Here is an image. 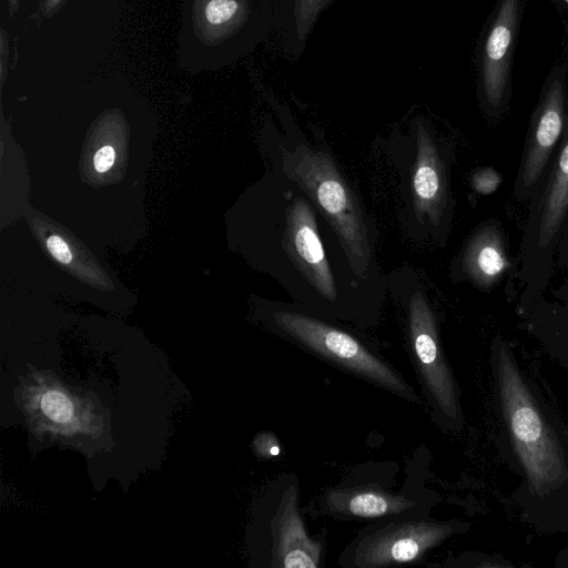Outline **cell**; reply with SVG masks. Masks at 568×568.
<instances>
[{"instance_id":"52a82bcc","label":"cell","mask_w":568,"mask_h":568,"mask_svg":"<svg viewBox=\"0 0 568 568\" xmlns=\"http://www.w3.org/2000/svg\"><path fill=\"white\" fill-rule=\"evenodd\" d=\"M407 327L410 362L424 402L437 425L457 429L462 424L457 386L443 352L436 317L422 292L409 300Z\"/></svg>"},{"instance_id":"ac0fdd59","label":"cell","mask_w":568,"mask_h":568,"mask_svg":"<svg viewBox=\"0 0 568 568\" xmlns=\"http://www.w3.org/2000/svg\"><path fill=\"white\" fill-rule=\"evenodd\" d=\"M115 160V152L112 146L101 148L94 155V168L102 173L108 171Z\"/></svg>"},{"instance_id":"e0dca14e","label":"cell","mask_w":568,"mask_h":568,"mask_svg":"<svg viewBox=\"0 0 568 568\" xmlns=\"http://www.w3.org/2000/svg\"><path fill=\"white\" fill-rule=\"evenodd\" d=\"M47 247L50 254L61 263H70L72 253L68 244L58 235H52L47 241Z\"/></svg>"},{"instance_id":"30bf717a","label":"cell","mask_w":568,"mask_h":568,"mask_svg":"<svg viewBox=\"0 0 568 568\" xmlns=\"http://www.w3.org/2000/svg\"><path fill=\"white\" fill-rule=\"evenodd\" d=\"M568 67L555 65L547 74L531 113L518 171L516 194L525 196L544 172L567 121Z\"/></svg>"},{"instance_id":"7a4b0ae2","label":"cell","mask_w":568,"mask_h":568,"mask_svg":"<svg viewBox=\"0 0 568 568\" xmlns=\"http://www.w3.org/2000/svg\"><path fill=\"white\" fill-rule=\"evenodd\" d=\"M275 329L326 364L415 405L424 402L408 381L352 333L304 313L275 310Z\"/></svg>"},{"instance_id":"8992f818","label":"cell","mask_w":568,"mask_h":568,"mask_svg":"<svg viewBox=\"0 0 568 568\" xmlns=\"http://www.w3.org/2000/svg\"><path fill=\"white\" fill-rule=\"evenodd\" d=\"M456 534V525L429 514H412L368 521L341 551L343 568H385L420 562Z\"/></svg>"},{"instance_id":"d6986e66","label":"cell","mask_w":568,"mask_h":568,"mask_svg":"<svg viewBox=\"0 0 568 568\" xmlns=\"http://www.w3.org/2000/svg\"><path fill=\"white\" fill-rule=\"evenodd\" d=\"M560 9H565L568 12V0H550Z\"/></svg>"},{"instance_id":"5bb4252c","label":"cell","mask_w":568,"mask_h":568,"mask_svg":"<svg viewBox=\"0 0 568 568\" xmlns=\"http://www.w3.org/2000/svg\"><path fill=\"white\" fill-rule=\"evenodd\" d=\"M333 0H273V29L281 52L297 60L318 17Z\"/></svg>"},{"instance_id":"8fae6325","label":"cell","mask_w":568,"mask_h":568,"mask_svg":"<svg viewBox=\"0 0 568 568\" xmlns=\"http://www.w3.org/2000/svg\"><path fill=\"white\" fill-rule=\"evenodd\" d=\"M283 246L306 281L329 302L336 300L335 280L325 255L314 211L302 196L286 209Z\"/></svg>"},{"instance_id":"3957f363","label":"cell","mask_w":568,"mask_h":568,"mask_svg":"<svg viewBox=\"0 0 568 568\" xmlns=\"http://www.w3.org/2000/svg\"><path fill=\"white\" fill-rule=\"evenodd\" d=\"M494 358L503 410L516 453L530 486L541 490L556 483L564 471L560 445L541 417L509 349L499 339L495 341Z\"/></svg>"},{"instance_id":"5b68a950","label":"cell","mask_w":568,"mask_h":568,"mask_svg":"<svg viewBox=\"0 0 568 568\" xmlns=\"http://www.w3.org/2000/svg\"><path fill=\"white\" fill-rule=\"evenodd\" d=\"M393 463H368L353 469L325 489L310 506L316 515L337 521L376 520L412 514H430L429 497L422 488L396 490Z\"/></svg>"},{"instance_id":"9c48e42d","label":"cell","mask_w":568,"mask_h":568,"mask_svg":"<svg viewBox=\"0 0 568 568\" xmlns=\"http://www.w3.org/2000/svg\"><path fill=\"white\" fill-rule=\"evenodd\" d=\"M20 393L21 409L37 429L75 437L97 435L104 426L97 404L44 374L30 375Z\"/></svg>"},{"instance_id":"2e32d148","label":"cell","mask_w":568,"mask_h":568,"mask_svg":"<svg viewBox=\"0 0 568 568\" xmlns=\"http://www.w3.org/2000/svg\"><path fill=\"white\" fill-rule=\"evenodd\" d=\"M500 182L499 175L491 169H483L471 178L474 189L484 194L494 192Z\"/></svg>"},{"instance_id":"4fadbf2b","label":"cell","mask_w":568,"mask_h":568,"mask_svg":"<svg viewBox=\"0 0 568 568\" xmlns=\"http://www.w3.org/2000/svg\"><path fill=\"white\" fill-rule=\"evenodd\" d=\"M462 266L481 290L493 288L504 277L509 258L504 232L496 222H487L475 231L465 246Z\"/></svg>"},{"instance_id":"9a60e30c","label":"cell","mask_w":568,"mask_h":568,"mask_svg":"<svg viewBox=\"0 0 568 568\" xmlns=\"http://www.w3.org/2000/svg\"><path fill=\"white\" fill-rule=\"evenodd\" d=\"M567 132L554 165L541 203L538 243L547 247L559 231L568 211V115Z\"/></svg>"},{"instance_id":"277c9868","label":"cell","mask_w":568,"mask_h":568,"mask_svg":"<svg viewBox=\"0 0 568 568\" xmlns=\"http://www.w3.org/2000/svg\"><path fill=\"white\" fill-rule=\"evenodd\" d=\"M300 481L293 473L276 476L262 498L256 560L264 568H320L325 535L312 534L301 509Z\"/></svg>"},{"instance_id":"ba28073f","label":"cell","mask_w":568,"mask_h":568,"mask_svg":"<svg viewBox=\"0 0 568 568\" xmlns=\"http://www.w3.org/2000/svg\"><path fill=\"white\" fill-rule=\"evenodd\" d=\"M524 13V0H497L475 48L476 91L486 116L497 118L513 91V62Z\"/></svg>"},{"instance_id":"6da1fadb","label":"cell","mask_w":568,"mask_h":568,"mask_svg":"<svg viewBox=\"0 0 568 568\" xmlns=\"http://www.w3.org/2000/svg\"><path fill=\"white\" fill-rule=\"evenodd\" d=\"M283 171L312 200L334 230L355 278L364 280L371 262L367 227L359 203L325 152L304 144L283 150Z\"/></svg>"},{"instance_id":"7c38bea8","label":"cell","mask_w":568,"mask_h":568,"mask_svg":"<svg viewBox=\"0 0 568 568\" xmlns=\"http://www.w3.org/2000/svg\"><path fill=\"white\" fill-rule=\"evenodd\" d=\"M413 205L420 224L437 225L447 203V179L436 145L422 121L416 123V159L412 176Z\"/></svg>"}]
</instances>
